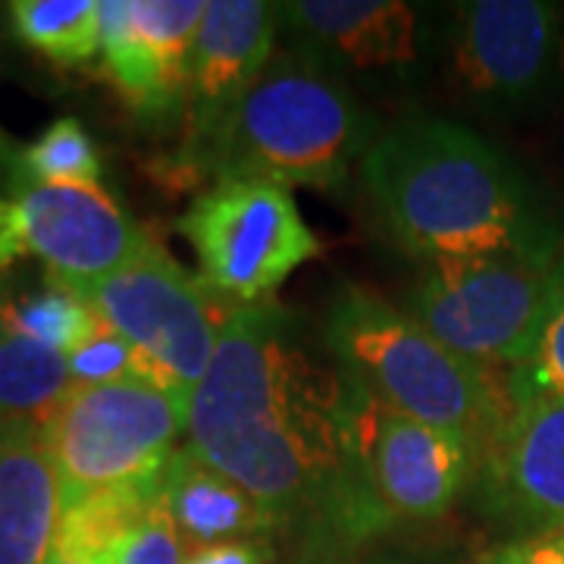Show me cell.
Listing matches in <instances>:
<instances>
[{
	"instance_id": "obj_1",
	"label": "cell",
	"mask_w": 564,
	"mask_h": 564,
	"mask_svg": "<svg viewBox=\"0 0 564 564\" xmlns=\"http://www.w3.org/2000/svg\"><path fill=\"white\" fill-rule=\"evenodd\" d=\"M188 448L280 530L377 543L392 527L364 480L348 380L311 361L280 304L223 311L214 361L188 402Z\"/></svg>"
},
{
	"instance_id": "obj_2",
	"label": "cell",
	"mask_w": 564,
	"mask_h": 564,
	"mask_svg": "<svg viewBox=\"0 0 564 564\" xmlns=\"http://www.w3.org/2000/svg\"><path fill=\"white\" fill-rule=\"evenodd\" d=\"M361 182L386 236L417 261L562 254V229L527 173L470 126L408 117L364 154Z\"/></svg>"
},
{
	"instance_id": "obj_3",
	"label": "cell",
	"mask_w": 564,
	"mask_h": 564,
	"mask_svg": "<svg viewBox=\"0 0 564 564\" xmlns=\"http://www.w3.org/2000/svg\"><path fill=\"white\" fill-rule=\"evenodd\" d=\"M323 343L348 380L392 411L464 440L477 464L514 408L508 373L455 355L408 311L358 285L329 304Z\"/></svg>"
},
{
	"instance_id": "obj_4",
	"label": "cell",
	"mask_w": 564,
	"mask_h": 564,
	"mask_svg": "<svg viewBox=\"0 0 564 564\" xmlns=\"http://www.w3.org/2000/svg\"><path fill=\"white\" fill-rule=\"evenodd\" d=\"M380 132L377 117L355 91L282 51L192 166L214 182L339 188Z\"/></svg>"
},
{
	"instance_id": "obj_5",
	"label": "cell",
	"mask_w": 564,
	"mask_h": 564,
	"mask_svg": "<svg viewBox=\"0 0 564 564\" xmlns=\"http://www.w3.org/2000/svg\"><path fill=\"white\" fill-rule=\"evenodd\" d=\"M188 430V404L151 377L73 386L44 426L63 511L107 492H161Z\"/></svg>"
},
{
	"instance_id": "obj_6",
	"label": "cell",
	"mask_w": 564,
	"mask_h": 564,
	"mask_svg": "<svg viewBox=\"0 0 564 564\" xmlns=\"http://www.w3.org/2000/svg\"><path fill=\"white\" fill-rule=\"evenodd\" d=\"M558 258L423 261L404 311L455 355L511 373L536 343Z\"/></svg>"
},
{
	"instance_id": "obj_7",
	"label": "cell",
	"mask_w": 564,
	"mask_h": 564,
	"mask_svg": "<svg viewBox=\"0 0 564 564\" xmlns=\"http://www.w3.org/2000/svg\"><path fill=\"white\" fill-rule=\"evenodd\" d=\"M443 76L455 101L496 117L540 110L564 79V10L549 0L448 7Z\"/></svg>"
},
{
	"instance_id": "obj_8",
	"label": "cell",
	"mask_w": 564,
	"mask_h": 564,
	"mask_svg": "<svg viewBox=\"0 0 564 564\" xmlns=\"http://www.w3.org/2000/svg\"><path fill=\"white\" fill-rule=\"evenodd\" d=\"M448 10L404 0L280 3L289 51L343 88L389 95L417 88L443 61Z\"/></svg>"
},
{
	"instance_id": "obj_9",
	"label": "cell",
	"mask_w": 564,
	"mask_h": 564,
	"mask_svg": "<svg viewBox=\"0 0 564 564\" xmlns=\"http://www.w3.org/2000/svg\"><path fill=\"white\" fill-rule=\"evenodd\" d=\"M204 285L232 304H261L321 254L292 188L261 180L210 182L180 217Z\"/></svg>"
},
{
	"instance_id": "obj_10",
	"label": "cell",
	"mask_w": 564,
	"mask_h": 564,
	"mask_svg": "<svg viewBox=\"0 0 564 564\" xmlns=\"http://www.w3.org/2000/svg\"><path fill=\"white\" fill-rule=\"evenodd\" d=\"M63 285V282H61ZM110 329L139 351L141 373L192 402L214 361L223 314L214 311L207 289L188 276L154 242L122 270L85 285H66Z\"/></svg>"
},
{
	"instance_id": "obj_11",
	"label": "cell",
	"mask_w": 564,
	"mask_h": 564,
	"mask_svg": "<svg viewBox=\"0 0 564 564\" xmlns=\"http://www.w3.org/2000/svg\"><path fill=\"white\" fill-rule=\"evenodd\" d=\"M348 411L364 480L389 527L440 521L474 486L477 455L458 436L392 411L355 380Z\"/></svg>"
},
{
	"instance_id": "obj_12",
	"label": "cell",
	"mask_w": 564,
	"mask_h": 564,
	"mask_svg": "<svg viewBox=\"0 0 564 564\" xmlns=\"http://www.w3.org/2000/svg\"><path fill=\"white\" fill-rule=\"evenodd\" d=\"M474 499L492 524L518 536L564 530V395L514 402L474 477Z\"/></svg>"
},
{
	"instance_id": "obj_13",
	"label": "cell",
	"mask_w": 564,
	"mask_h": 564,
	"mask_svg": "<svg viewBox=\"0 0 564 564\" xmlns=\"http://www.w3.org/2000/svg\"><path fill=\"white\" fill-rule=\"evenodd\" d=\"M10 192L25 254L63 285L104 280L154 245L101 185L17 182Z\"/></svg>"
},
{
	"instance_id": "obj_14",
	"label": "cell",
	"mask_w": 564,
	"mask_h": 564,
	"mask_svg": "<svg viewBox=\"0 0 564 564\" xmlns=\"http://www.w3.org/2000/svg\"><path fill=\"white\" fill-rule=\"evenodd\" d=\"M280 3L210 0L188 61V144L185 163L217 141L245 95L276 57Z\"/></svg>"
},
{
	"instance_id": "obj_15",
	"label": "cell",
	"mask_w": 564,
	"mask_h": 564,
	"mask_svg": "<svg viewBox=\"0 0 564 564\" xmlns=\"http://www.w3.org/2000/svg\"><path fill=\"white\" fill-rule=\"evenodd\" d=\"M63 496L35 426H0V564H47L57 549Z\"/></svg>"
},
{
	"instance_id": "obj_16",
	"label": "cell",
	"mask_w": 564,
	"mask_h": 564,
	"mask_svg": "<svg viewBox=\"0 0 564 564\" xmlns=\"http://www.w3.org/2000/svg\"><path fill=\"white\" fill-rule=\"evenodd\" d=\"M163 508L180 530L182 543L195 549L239 540H273L280 524L254 502L242 486L223 477L182 445L163 477Z\"/></svg>"
},
{
	"instance_id": "obj_17",
	"label": "cell",
	"mask_w": 564,
	"mask_h": 564,
	"mask_svg": "<svg viewBox=\"0 0 564 564\" xmlns=\"http://www.w3.org/2000/svg\"><path fill=\"white\" fill-rule=\"evenodd\" d=\"M101 57L107 76L139 113L151 120L185 113L188 61L141 39L129 20V0L101 3Z\"/></svg>"
},
{
	"instance_id": "obj_18",
	"label": "cell",
	"mask_w": 564,
	"mask_h": 564,
	"mask_svg": "<svg viewBox=\"0 0 564 564\" xmlns=\"http://www.w3.org/2000/svg\"><path fill=\"white\" fill-rule=\"evenodd\" d=\"M69 392L66 355L0 323V426L44 430Z\"/></svg>"
},
{
	"instance_id": "obj_19",
	"label": "cell",
	"mask_w": 564,
	"mask_h": 564,
	"mask_svg": "<svg viewBox=\"0 0 564 564\" xmlns=\"http://www.w3.org/2000/svg\"><path fill=\"white\" fill-rule=\"evenodd\" d=\"M10 22L25 47L61 66H82L101 54L98 0H17Z\"/></svg>"
},
{
	"instance_id": "obj_20",
	"label": "cell",
	"mask_w": 564,
	"mask_h": 564,
	"mask_svg": "<svg viewBox=\"0 0 564 564\" xmlns=\"http://www.w3.org/2000/svg\"><path fill=\"white\" fill-rule=\"evenodd\" d=\"M0 323L25 339H35V343L51 345L63 355H69L101 326V317L73 289L51 280L35 295H25L17 304H7L0 314Z\"/></svg>"
},
{
	"instance_id": "obj_21",
	"label": "cell",
	"mask_w": 564,
	"mask_h": 564,
	"mask_svg": "<svg viewBox=\"0 0 564 564\" xmlns=\"http://www.w3.org/2000/svg\"><path fill=\"white\" fill-rule=\"evenodd\" d=\"M158 502H161V492H107V496L85 499L61 514L57 545L101 564L107 552Z\"/></svg>"
},
{
	"instance_id": "obj_22",
	"label": "cell",
	"mask_w": 564,
	"mask_h": 564,
	"mask_svg": "<svg viewBox=\"0 0 564 564\" xmlns=\"http://www.w3.org/2000/svg\"><path fill=\"white\" fill-rule=\"evenodd\" d=\"M101 151L73 117L51 122L20 158V180L47 185H98Z\"/></svg>"
},
{
	"instance_id": "obj_23",
	"label": "cell",
	"mask_w": 564,
	"mask_h": 564,
	"mask_svg": "<svg viewBox=\"0 0 564 564\" xmlns=\"http://www.w3.org/2000/svg\"><path fill=\"white\" fill-rule=\"evenodd\" d=\"M508 389L514 402L530 395H564V251L555 263L552 295L545 304L536 343L527 361L508 373Z\"/></svg>"
},
{
	"instance_id": "obj_24",
	"label": "cell",
	"mask_w": 564,
	"mask_h": 564,
	"mask_svg": "<svg viewBox=\"0 0 564 564\" xmlns=\"http://www.w3.org/2000/svg\"><path fill=\"white\" fill-rule=\"evenodd\" d=\"M66 364H69L73 386H101L141 373L139 351L104 321L79 348H73L66 355Z\"/></svg>"
},
{
	"instance_id": "obj_25",
	"label": "cell",
	"mask_w": 564,
	"mask_h": 564,
	"mask_svg": "<svg viewBox=\"0 0 564 564\" xmlns=\"http://www.w3.org/2000/svg\"><path fill=\"white\" fill-rule=\"evenodd\" d=\"M185 543L176 524L170 521L161 496V502L107 552L101 564H185Z\"/></svg>"
},
{
	"instance_id": "obj_26",
	"label": "cell",
	"mask_w": 564,
	"mask_h": 564,
	"mask_svg": "<svg viewBox=\"0 0 564 564\" xmlns=\"http://www.w3.org/2000/svg\"><path fill=\"white\" fill-rule=\"evenodd\" d=\"M282 564H430L399 549L377 543H345L326 533H302L292 555Z\"/></svg>"
},
{
	"instance_id": "obj_27",
	"label": "cell",
	"mask_w": 564,
	"mask_h": 564,
	"mask_svg": "<svg viewBox=\"0 0 564 564\" xmlns=\"http://www.w3.org/2000/svg\"><path fill=\"white\" fill-rule=\"evenodd\" d=\"M477 564H564V530L508 540L480 555Z\"/></svg>"
},
{
	"instance_id": "obj_28",
	"label": "cell",
	"mask_w": 564,
	"mask_h": 564,
	"mask_svg": "<svg viewBox=\"0 0 564 564\" xmlns=\"http://www.w3.org/2000/svg\"><path fill=\"white\" fill-rule=\"evenodd\" d=\"M185 564H276V545H273V540L204 545V549L188 552Z\"/></svg>"
},
{
	"instance_id": "obj_29",
	"label": "cell",
	"mask_w": 564,
	"mask_h": 564,
	"mask_svg": "<svg viewBox=\"0 0 564 564\" xmlns=\"http://www.w3.org/2000/svg\"><path fill=\"white\" fill-rule=\"evenodd\" d=\"M25 254V245L20 236V223H17V210L10 198H0V270L3 267H13Z\"/></svg>"
},
{
	"instance_id": "obj_30",
	"label": "cell",
	"mask_w": 564,
	"mask_h": 564,
	"mask_svg": "<svg viewBox=\"0 0 564 564\" xmlns=\"http://www.w3.org/2000/svg\"><path fill=\"white\" fill-rule=\"evenodd\" d=\"M47 564H95V562H91V558H85V555H79V552H69V549H61V545H57Z\"/></svg>"
},
{
	"instance_id": "obj_31",
	"label": "cell",
	"mask_w": 564,
	"mask_h": 564,
	"mask_svg": "<svg viewBox=\"0 0 564 564\" xmlns=\"http://www.w3.org/2000/svg\"><path fill=\"white\" fill-rule=\"evenodd\" d=\"M0 314H3V304H0Z\"/></svg>"
}]
</instances>
